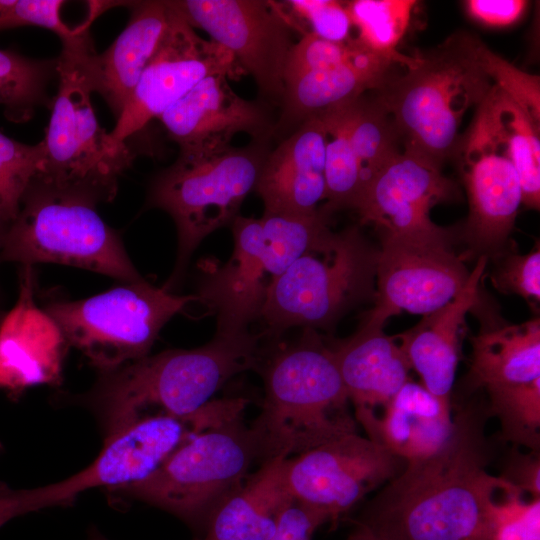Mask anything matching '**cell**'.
<instances>
[{"mask_svg": "<svg viewBox=\"0 0 540 540\" xmlns=\"http://www.w3.org/2000/svg\"><path fill=\"white\" fill-rule=\"evenodd\" d=\"M488 418L484 403L460 405L443 446L407 462L356 524L377 540H487L488 504L504 483L487 469L493 456Z\"/></svg>", "mask_w": 540, "mask_h": 540, "instance_id": "cell-1", "label": "cell"}, {"mask_svg": "<svg viewBox=\"0 0 540 540\" xmlns=\"http://www.w3.org/2000/svg\"><path fill=\"white\" fill-rule=\"evenodd\" d=\"M261 336L250 329L216 328L200 347L147 355L101 373L86 401L106 436L147 417L192 414L233 376L259 371L264 360Z\"/></svg>", "mask_w": 540, "mask_h": 540, "instance_id": "cell-2", "label": "cell"}, {"mask_svg": "<svg viewBox=\"0 0 540 540\" xmlns=\"http://www.w3.org/2000/svg\"><path fill=\"white\" fill-rule=\"evenodd\" d=\"M259 372L264 398L250 429L260 464L357 432L332 352L314 330L264 358Z\"/></svg>", "mask_w": 540, "mask_h": 540, "instance_id": "cell-3", "label": "cell"}, {"mask_svg": "<svg viewBox=\"0 0 540 540\" xmlns=\"http://www.w3.org/2000/svg\"><path fill=\"white\" fill-rule=\"evenodd\" d=\"M481 40L457 31L417 62L393 74L375 95L391 115L404 150L442 167L453 157L463 116L488 95L493 82L479 59Z\"/></svg>", "mask_w": 540, "mask_h": 540, "instance_id": "cell-4", "label": "cell"}, {"mask_svg": "<svg viewBox=\"0 0 540 540\" xmlns=\"http://www.w3.org/2000/svg\"><path fill=\"white\" fill-rule=\"evenodd\" d=\"M241 409L239 399L223 398L189 415L147 417L106 436L96 459L65 480L28 489H14L0 481V528L30 513L69 507L86 491H109L140 481L191 437L237 416Z\"/></svg>", "mask_w": 540, "mask_h": 540, "instance_id": "cell-5", "label": "cell"}, {"mask_svg": "<svg viewBox=\"0 0 540 540\" xmlns=\"http://www.w3.org/2000/svg\"><path fill=\"white\" fill-rule=\"evenodd\" d=\"M92 196L34 177L10 223L0 261L58 263L125 283L143 280Z\"/></svg>", "mask_w": 540, "mask_h": 540, "instance_id": "cell-6", "label": "cell"}, {"mask_svg": "<svg viewBox=\"0 0 540 540\" xmlns=\"http://www.w3.org/2000/svg\"><path fill=\"white\" fill-rule=\"evenodd\" d=\"M378 248L358 227L328 229L270 285L260 318L268 336L328 329L375 296Z\"/></svg>", "mask_w": 540, "mask_h": 540, "instance_id": "cell-7", "label": "cell"}, {"mask_svg": "<svg viewBox=\"0 0 540 540\" xmlns=\"http://www.w3.org/2000/svg\"><path fill=\"white\" fill-rule=\"evenodd\" d=\"M268 142L252 141L215 153L180 151L177 160L152 180L148 205L167 212L178 236L171 289L201 241L220 227L231 225L246 196L257 185L269 154Z\"/></svg>", "mask_w": 540, "mask_h": 540, "instance_id": "cell-8", "label": "cell"}, {"mask_svg": "<svg viewBox=\"0 0 540 540\" xmlns=\"http://www.w3.org/2000/svg\"><path fill=\"white\" fill-rule=\"evenodd\" d=\"M259 462L243 415L191 437L146 478L112 490L164 510L187 525L204 529L216 508Z\"/></svg>", "mask_w": 540, "mask_h": 540, "instance_id": "cell-9", "label": "cell"}, {"mask_svg": "<svg viewBox=\"0 0 540 540\" xmlns=\"http://www.w3.org/2000/svg\"><path fill=\"white\" fill-rule=\"evenodd\" d=\"M327 223L328 216L321 212L238 215L230 225L232 256L203 277L196 294L216 314L217 328L249 329L260 317L272 282L329 229Z\"/></svg>", "mask_w": 540, "mask_h": 540, "instance_id": "cell-10", "label": "cell"}, {"mask_svg": "<svg viewBox=\"0 0 540 540\" xmlns=\"http://www.w3.org/2000/svg\"><path fill=\"white\" fill-rule=\"evenodd\" d=\"M196 301V294L177 295L143 279L86 299L51 302L45 311L67 344L104 373L146 357L163 326Z\"/></svg>", "mask_w": 540, "mask_h": 540, "instance_id": "cell-11", "label": "cell"}, {"mask_svg": "<svg viewBox=\"0 0 540 540\" xmlns=\"http://www.w3.org/2000/svg\"><path fill=\"white\" fill-rule=\"evenodd\" d=\"M59 85L52 100L44 161L35 176L84 192L98 202L111 201L119 175L132 163L127 144L116 145L98 123L92 93L75 53L63 47L58 58Z\"/></svg>", "mask_w": 540, "mask_h": 540, "instance_id": "cell-12", "label": "cell"}, {"mask_svg": "<svg viewBox=\"0 0 540 540\" xmlns=\"http://www.w3.org/2000/svg\"><path fill=\"white\" fill-rule=\"evenodd\" d=\"M455 229L424 235L380 236L373 307L360 325L382 328L403 311L428 314L450 302L469 278L452 249Z\"/></svg>", "mask_w": 540, "mask_h": 540, "instance_id": "cell-13", "label": "cell"}, {"mask_svg": "<svg viewBox=\"0 0 540 540\" xmlns=\"http://www.w3.org/2000/svg\"><path fill=\"white\" fill-rule=\"evenodd\" d=\"M405 465L386 447L356 432L289 458L288 481L297 503L336 526Z\"/></svg>", "mask_w": 540, "mask_h": 540, "instance_id": "cell-14", "label": "cell"}, {"mask_svg": "<svg viewBox=\"0 0 540 540\" xmlns=\"http://www.w3.org/2000/svg\"><path fill=\"white\" fill-rule=\"evenodd\" d=\"M453 157L458 159L469 204L459 235L469 254L493 258L506 249L522 191L517 171L481 104Z\"/></svg>", "mask_w": 540, "mask_h": 540, "instance_id": "cell-15", "label": "cell"}, {"mask_svg": "<svg viewBox=\"0 0 540 540\" xmlns=\"http://www.w3.org/2000/svg\"><path fill=\"white\" fill-rule=\"evenodd\" d=\"M193 27L230 52L260 94L281 105L284 70L292 46L290 25L277 4L261 0L171 1Z\"/></svg>", "mask_w": 540, "mask_h": 540, "instance_id": "cell-16", "label": "cell"}, {"mask_svg": "<svg viewBox=\"0 0 540 540\" xmlns=\"http://www.w3.org/2000/svg\"><path fill=\"white\" fill-rule=\"evenodd\" d=\"M170 3L169 26L109 132L116 145L127 144L132 135L158 119L205 77L223 74L237 79L244 74L230 52L198 36Z\"/></svg>", "mask_w": 540, "mask_h": 540, "instance_id": "cell-17", "label": "cell"}, {"mask_svg": "<svg viewBox=\"0 0 540 540\" xmlns=\"http://www.w3.org/2000/svg\"><path fill=\"white\" fill-rule=\"evenodd\" d=\"M459 196L441 166L403 149L369 182L353 209L380 236L423 235L443 229L432 222V207Z\"/></svg>", "mask_w": 540, "mask_h": 540, "instance_id": "cell-18", "label": "cell"}, {"mask_svg": "<svg viewBox=\"0 0 540 540\" xmlns=\"http://www.w3.org/2000/svg\"><path fill=\"white\" fill-rule=\"evenodd\" d=\"M228 76L214 74L198 82L158 119L180 151L215 153L231 146L238 133L269 142L275 124L262 104L239 96Z\"/></svg>", "mask_w": 540, "mask_h": 540, "instance_id": "cell-19", "label": "cell"}, {"mask_svg": "<svg viewBox=\"0 0 540 540\" xmlns=\"http://www.w3.org/2000/svg\"><path fill=\"white\" fill-rule=\"evenodd\" d=\"M130 20L102 54L92 44L63 46L71 49L92 92L99 93L118 118L142 72L157 50L171 20L170 1L129 2Z\"/></svg>", "mask_w": 540, "mask_h": 540, "instance_id": "cell-20", "label": "cell"}, {"mask_svg": "<svg viewBox=\"0 0 540 540\" xmlns=\"http://www.w3.org/2000/svg\"><path fill=\"white\" fill-rule=\"evenodd\" d=\"M18 299L0 323V387L18 393L58 379L67 342L34 301V275L24 265Z\"/></svg>", "mask_w": 540, "mask_h": 540, "instance_id": "cell-21", "label": "cell"}, {"mask_svg": "<svg viewBox=\"0 0 540 540\" xmlns=\"http://www.w3.org/2000/svg\"><path fill=\"white\" fill-rule=\"evenodd\" d=\"M326 131L319 115L298 126L273 150L261 169L255 191L264 213L312 216L326 198Z\"/></svg>", "mask_w": 540, "mask_h": 540, "instance_id": "cell-22", "label": "cell"}, {"mask_svg": "<svg viewBox=\"0 0 540 540\" xmlns=\"http://www.w3.org/2000/svg\"><path fill=\"white\" fill-rule=\"evenodd\" d=\"M328 346L354 418L372 440L382 410L410 380V364L394 336L382 328L360 325L352 336Z\"/></svg>", "mask_w": 540, "mask_h": 540, "instance_id": "cell-23", "label": "cell"}, {"mask_svg": "<svg viewBox=\"0 0 540 540\" xmlns=\"http://www.w3.org/2000/svg\"><path fill=\"white\" fill-rule=\"evenodd\" d=\"M480 256L460 292L446 305L423 315L412 328L394 336L421 384L452 406V392L460 358V333L466 315L480 296V283L487 265Z\"/></svg>", "mask_w": 540, "mask_h": 540, "instance_id": "cell-24", "label": "cell"}, {"mask_svg": "<svg viewBox=\"0 0 540 540\" xmlns=\"http://www.w3.org/2000/svg\"><path fill=\"white\" fill-rule=\"evenodd\" d=\"M471 312L480 328L472 336L467 385L486 391L540 378V319L510 324L488 300L479 299Z\"/></svg>", "mask_w": 540, "mask_h": 540, "instance_id": "cell-25", "label": "cell"}, {"mask_svg": "<svg viewBox=\"0 0 540 540\" xmlns=\"http://www.w3.org/2000/svg\"><path fill=\"white\" fill-rule=\"evenodd\" d=\"M395 65L359 44L348 61L285 81L282 112L273 135L288 136L308 118L378 90L392 76Z\"/></svg>", "mask_w": 540, "mask_h": 540, "instance_id": "cell-26", "label": "cell"}, {"mask_svg": "<svg viewBox=\"0 0 540 540\" xmlns=\"http://www.w3.org/2000/svg\"><path fill=\"white\" fill-rule=\"evenodd\" d=\"M289 458L262 462L216 508L198 540H269L295 502L288 481Z\"/></svg>", "mask_w": 540, "mask_h": 540, "instance_id": "cell-27", "label": "cell"}, {"mask_svg": "<svg viewBox=\"0 0 540 540\" xmlns=\"http://www.w3.org/2000/svg\"><path fill=\"white\" fill-rule=\"evenodd\" d=\"M452 428V406L409 380L382 410L372 440L407 463L435 453Z\"/></svg>", "mask_w": 540, "mask_h": 540, "instance_id": "cell-28", "label": "cell"}, {"mask_svg": "<svg viewBox=\"0 0 540 540\" xmlns=\"http://www.w3.org/2000/svg\"><path fill=\"white\" fill-rule=\"evenodd\" d=\"M491 128L514 165L522 191V204L539 210L540 125L507 94L493 84L481 102Z\"/></svg>", "mask_w": 540, "mask_h": 540, "instance_id": "cell-29", "label": "cell"}, {"mask_svg": "<svg viewBox=\"0 0 540 540\" xmlns=\"http://www.w3.org/2000/svg\"><path fill=\"white\" fill-rule=\"evenodd\" d=\"M352 101L317 114L326 131V203L320 207V211L328 217L334 211L354 208L363 190L361 169L349 135Z\"/></svg>", "mask_w": 540, "mask_h": 540, "instance_id": "cell-30", "label": "cell"}, {"mask_svg": "<svg viewBox=\"0 0 540 540\" xmlns=\"http://www.w3.org/2000/svg\"><path fill=\"white\" fill-rule=\"evenodd\" d=\"M349 135L364 190L403 146L391 115L376 95L363 94L351 102Z\"/></svg>", "mask_w": 540, "mask_h": 540, "instance_id": "cell-31", "label": "cell"}, {"mask_svg": "<svg viewBox=\"0 0 540 540\" xmlns=\"http://www.w3.org/2000/svg\"><path fill=\"white\" fill-rule=\"evenodd\" d=\"M415 5L414 0L345 2L352 25L358 30L355 40L364 49L406 68L415 65L417 57L400 53L397 45L406 33Z\"/></svg>", "mask_w": 540, "mask_h": 540, "instance_id": "cell-32", "label": "cell"}, {"mask_svg": "<svg viewBox=\"0 0 540 540\" xmlns=\"http://www.w3.org/2000/svg\"><path fill=\"white\" fill-rule=\"evenodd\" d=\"M58 76V59L33 60L0 50V105L14 122L29 120L36 107L50 100L47 89Z\"/></svg>", "mask_w": 540, "mask_h": 540, "instance_id": "cell-33", "label": "cell"}, {"mask_svg": "<svg viewBox=\"0 0 540 540\" xmlns=\"http://www.w3.org/2000/svg\"><path fill=\"white\" fill-rule=\"evenodd\" d=\"M486 392V411L499 421L500 438L512 446L540 451V378Z\"/></svg>", "mask_w": 540, "mask_h": 540, "instance_id": "cell-34", "label": "cell"}, {"mask_svg": "<svg viewBox=\"0 0 540 540\" xmlns=\"http://www.w3.org/2000/svg\"><path fill=\"white\" fill-rule=\"evenodd\" d=\"M487 540H540V498L504 480L488 504Z\"/></svg>", "mask_w": 540, "mask_h": 540, "instance_id": "cell-35", "label": "cell"}, {"mask_svg": "<svg viewBox=\"0 0 540 540\" xmlns=\"http://www.w3.org/2000/svg\"><path fill=\"white\" fill-rule=\"evenodd\" d=\"M42 141L27 145L0 132V212L11 223L22 197L44 161Z\"/></svg>", "mask_w": 540, "mask_h": 540, "instance_id": "cell-36", "label": "cell"}, {"mask_svg": "<svg viewBox=\"0 0 540 540\" xmlns=\"http://www.w3.org/2000/svg\"><path fill=\"white\" fill-rule=\"evenodd\" d=\"M65 1L59 0H0V30L34 25L55 32L63 45L89 39L92 22L70 26L62 16Z\"/></svg>", "mask_w": 540, "mask_h": 540, "instance_id": "cell-37", "label": "cell"}, {"mask_svg": "<svg viewBox=\"0 0 540 540\" xmlns=\"http://www.w3.org/2000/svg\"><path fill=\"white\" fill-rule=\"evenodd\" d=\"M479 59L493 84L513 99L540 125V82L491 51L484 42L478 47Z\"/></svg>", "mask_w": 540, "mask_h": 540, "instance_id": "cell-38", "label": "cell"}, {"mask_svg": "<svg viewBox=\"0 0 540 540\" xmlns=\"http://www.w3.org/2000/svg\"><path fill=\"white\" fill-rule=\"evenodd\" d=\"M491 273L493 286L505 294L522 297L536 309L540 301V250L537 244L529 253L504 251L493 257Z\"/></svg>", "mask_w": 540, "mask_h": 540, "instance_id": "cell-39", "label": "cell"}, {"mask_svg": "<svg viewBox=\"0 0 540 540\" xmlns=\"http://www.w3.org/2000/svg\"><path fill=\"white\" fill-rule=\"evenodd\" d=\"M355 39L336 43L306 33L292 46L285 70L284 82L301 74L340 65L358 50Z\"/></svg>", "mask_w": 540, "mask_h": 540, "instance_id": "cell-40", "label": "cell"}, {"mask_svg": "<svg viewBox=\"0 0 540 540\" xmlns=\"http://www.w3.org/2000/svg\"><path fill=\"white\" fill-rule=\"evenodd\" d=\"M285 4L293 14L305 21L309 33L336 43H346L351 40L350 31L353 27L345 2L335 0H290Z\"/></svg>", "mask_w": 540, "mask_h": 540, "instance_id": "cell-41", "label": "cell"}, {"mask_svg": "<svg viewBox=\"0 0 540 540\" xmlns=\"http://www.w3.org/2000/svg\"><path fill=\"white\" fill-rule=\"evenodd\" d=\"M499 477L531 498H540V451L522 452L512 446Z\"/></svg>", "mask_w": 540, "mask_h": 540, "instance_id": "cell-42", "label": "cell"}, {"mask_svg": "<svg viewBox=\"0 0 540 540\" xmlns=\"http://www.w3.org/2000/svg\"><path fill=\"white\" fill-rule=\"evenodd\" d=\"M464 4L475 21L490 27H505L522 17L528 3L523 0H468Z\"/></svg>", "mask_w": 540, "mask_h": 540, "instance_id": "cell-43", "label": "cell"}, {"mask_svg": "<svg viewBox=\"0 0 540 540\" xmlns=\"http://www.w3.org/2000/svg\"><path fill=\"white\" fill-rule=\"evenodd\" d=\"M324 524L320 515L295 501L269 540H312L314 532Z\"/></svg>", "mask_w": 540, "mask_h": 540, "instance_id": "cell-44", "label": "cell"}, {"mask_svg": "<svg viewBox=\"0 0 540 540\" xmlns=\"http://www.w3.org/2000/svg\"><path fill=\"white\" fill-rule=\"evenodd\" d=\"M346 540H377L366 528L357 525Z\"/></svg>", "mask_w": 540, "mask_h": 540, "instance_id": "cell-45", "label": "cell"}, {"mask_svg": "<svg viewBox=\"0 0 540 540\" xmlns=\"http://www.w3.org/2000/svg\"><path fill=\"white\" fill-rule=\"evenodd\" d=\"M85 540H110L108 537H106L96 526L92 525L87 530L86 539Z\"/></svg>", "mask_w": 540, "mask_h": 540, "instance_id": "cell-46", "label": "cell"}, {"mask_svg": "<svg viewBox=\"0 0 540 540\" xmlns=\"http://www.w3.org/2000/svg\"><path fill=\"white\" fill-rule=\"evenodd\" d=\"M10 222L0 212V252L2 249L3 241L7 232Z\"/></svg>", "mask_w": 540, "mask_h": 540, "instance_id": "cell-47", "label": "cell"}, {"mask_svg": "<svg viewBox=\"0 0 540 540\" xmlns=\"http://www.w3.org/2000/svg\"><path fill=\"white\" fill-rule=\"evenodd\" d=\"M1 450H2V444H1V442H0V452H1Z\"/></svg>", "mask_w": 540, "mask_h": 540, "instance_id": "cell-48", "label": "cell"}]
</instances>
